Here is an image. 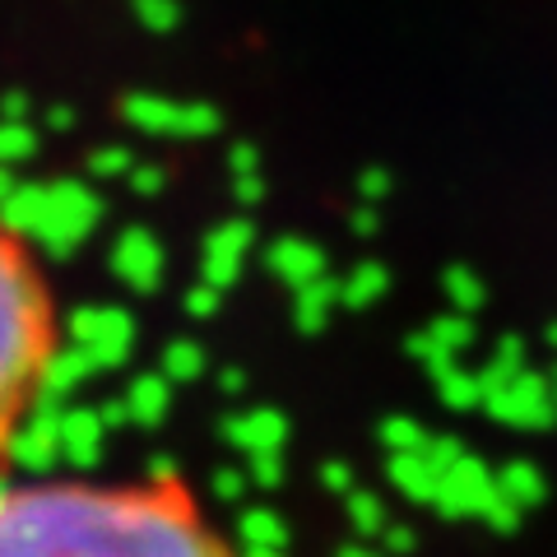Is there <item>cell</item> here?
I'll use <instances>...</instances> for the list:
<instances>
[{
  "instance_id": "obj_1",
  "label": "cell",
  "mask_w": 557,
  "mask_h": 557,
  "mask_svg": "<svg viewBox=\"0 0 557 557\" xmlns=\"http://www.w3.org/2000/svg\"><path fill=\"white\" fill-rule=\"evenodd\" d=\"M0 557H242L190 483L28 479L0 487Z\"/></svg>"
},
{
  "instance_id": "obj_2",
  "label": "cell",
  "mask_w": 557,
  "mask_h": 557,
  "mask_svg": "<svg viewBox=\"0 0 557 557\" xmlns=\"http://www.w3.org/2000/svg\"><path fill=\"white\" fill-rule=\"evenodd\" d=\"M61 354L57 288L42 256L0 214V456L38 405Z\"/></svg>"
}]
</instances>
